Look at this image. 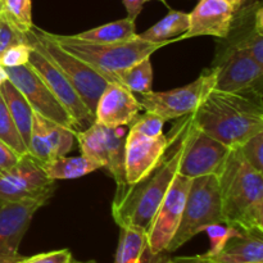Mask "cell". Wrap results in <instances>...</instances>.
<instances>
[{
  "instance_id": "10",
  "label": "cell",
  "mask_w": 263,
  "mask_h": 263,
  "mask_svg": "<svg viewBox=\"0 0 263 263\" xmlns=\"http://www.w3.org/2000/svg\"><path fill=\"white\" fill-rule=\"evenodd\" d=\"M55 181L43 171L40 162L30 154L20 157L17 163L0 176V200L20 202L32 198L50 199Z\"/></svg>"
},
{
  "instance_id": "15",
  "label": "cell",
  "mask_w": 263,
  "mask_h": 263,
  "mask_svg": "<svg viewBox=\"0 0 263 263\" xmlns=\"http://www.w3.org/2000/svg\"><path fill=\"white\" fill-rule=\"evenodd\" d=\"M48 200V198H32L20 202L0 200V256L18 253L33 215Z\"/></svg>"
},
{
  "instance_id": "13",
  "label": "cell",
  "mask_w": 263,
  "mask_h": 263,
  "mask_svg": "<svg viewBox=\"0 0 263 263\" xmlns=\"http://www.w3.org/2000/svg\"><path fill=\"white\" fill-rule=\"evenodd\" d=\"M231 149L195 127L179 167V174L189 179L218 175Z\"/></svg>"
},
{
  "instance_id": "34",
  "label": "cell",
  "mask_w": 263,
  "mask_h": 263,
  "mask_svg": "<svg viewBox=\"0 0 263 263\" xmlns=\"http://www.w3.org/2000/svg\"><path fill=\"white\" fill-rule=\"evenodd\" d=\"M21 43H25V33L15 30L9 22H7L0 15V57L10 46Z\"/></svg>"
},
{
  "instance_id": "40",
  "label": "cell",
  "mask_w": 263,
  "mask_h": 263,
  "mask_svg": "<svg viewBox=\"0 0 263 263\" xmlns=\"http://www.w3.org/2000/svg\"><path fill=\"white\" fill-rule=\"evenodd\" d=\"M225 2H228L229 4H230L236 12V10H239L241 7H243V4H244V2H246V0H225Z\"/></svg>"
},
{
  "instance_id": "14",
  "label": "cell",
  "mask_w": 263,
  "mask_h": 263,
  "mask_svg": "<svg viewBox=\"0 0 263 263\" xmlns=\"http://www.w3.org/2000/svg\"><path fill=\"white\" fill-rule=\"evenodd\" d=\"M168 146V136L148 138L130 128L125 141L126 184H138L157 167Z\"/></svg>"
},
{
  "instance_id": "42",
  "label": "cell",
  "mask_w": 263,
  "mask_h": 263,
  "mask_svg": "<svg viewBox=\"0 0 263 263\" xmlns=\"http://www.w3.org/2000/svg\"><path fill=\"white\" fill-rule=\"evenodd\" d=\"M77 263H95L94 261H89V262H77Z\"/></svg>"
},
{
  "instance_id": "35",
  "label": "cell",
  "mask_w": 263,
  "mask_h": 263,
  "mask_svg": "<svg viewBox=\"0 0 263 263\" xmlns=\"http://www.w3.org/2000/svg\"><path fill=\"white\" fill-rule=\"evenodd\" d=\"M18 263H77L68 249H59V251L40 253L32 257H25Z\"/></svg>"
},
{
  "instance_id": "6",
  "label": "cell",
  "mask_w": 263,
  "mask_h": 263,
  "mask_svg": "<svg viewBox=\"0 0 263 263\" xmlns=\"http://www.w3.org/2000/svg\"><path fill=\"white\" fill-rule=\"evenodd\" d=\"M225 223L217 175L192 179L181 220L164 253H174L204 231L208 225Z\"/></svg>"
},
{
  "instance_id": "23",
  "label": "cell",
  "mask_w": 263,
  "mask_h": 263,
  "mask_svg": "<svg viewBox=\"0 0 263 263\" xmlns=\"http://www.w3.org/2000/svg\"><path fill=\"white\" fill-rule=\"evenodd\" d=\"M148 253L146 233L135 226L121 228L115 263H144Z\"/></svg>"
},
{
  "instance_id": "2",
  "label": "cell",
  "mask_w": 263,
  "mask_h": 263,
  "mask_svg": "<svg viewBox=\"0 0 263 263\" xmlns=\"http://www.w3.org/2000/svg\"><path fill=\"white\" fill-rule=\"evenodd\" d=\"M193 120L198 130L235 149L263 131L262 92L215 89L193 113Z\"/></svg>"
},
{
  "instance_id": "1",
  "label": "cell",
  "mask_w": 263,
  "mask_h": 263,
  "mask_svg": "<svg viewBox=\"0 0 263 263\" xmlns=\"http://www.w3.org/2000/svg\"><path fill=\"white\" fill-rule=\"evenodd\" d=\"M179 120L167 135L168 146L156 168L138 184L116 190L112 216L120 228L135 226L146 233L157 208L179 172L182 157L195 130L193 113Z\"/></svg>"
},
{
  "instance_id": "5",
  "label": "cell",
  "mask_w": 263,
  "mask_h": 263,
  "mask_svg": "<svg viewBox=\"0 0 263 263\" xmlns=\"http://www.w3.org/2000/svg\"><path fill=\"white\" fill-rule=\"evenodd\" d=\"M25 43L53 63L95 116L98 100L109 82L84 61L62 49L43 28L32 26L25 33Z\"/></svg>"
},
{
  "instance_id": "27",
  "label": "cell",
  "mask_w": 263,
  "mask_h": 263,
  "mask_svg": "<svg viewBox=\"0 0 263 263\" xmlns=\"http://www.w3.org/2000/svg\"><path fill=\"white\" fill-rule=\"evenodd\" d=\"M120 85L130 90L131 92H145L152 91L153 86V66H152L151 57L138 62L130 68L123 71L120 74Z\"/></svg>"
},
{
  "instance_id": "9",
  "label": "cell",
  "mask_w": 263,
  "mask_h": 263,
  "mask_svg": "<svg viewBox=\"0 0 263 263\" xmlns=\"http://www.w3.org/2000/svg\"><path fill=\"white\" fill-rule=\"evenodd\" d=\"M190 185H192V179L182 176L177 172L146 229L149 254L166 252L167 246L174 238L181 220Z\"/></svg>"
},
{
  "instance_id": "33",
  "label": "cell",
  "mask_w": 263,
  "mask_h": 263,
  "mask_svg": "<svg viewBox=\"0 0 263 263\" xmlns=\"http://www.w3.org/2000/svg\"><path fill=\"white\" fill-rule=\"evenodd\" d=\"M31 48L26 43L17 44V45L10 46L9 49L3 53L0 57V63L3 67H18L27 64L28 58H30Z\"/></svg>"
},
{
  "instance_id": "18",
  "label": "cell",
  "mask_w": 263,
  "mask_h": 263,
  "mask_svg": "<svg viewBox=\"0 0 263 263\" xmlns=\"http://www.w3.org/2000/svg\"><path fill=\"white\" fill-rule=\"evenodd\" d=\"M141 105L133 92L120 84H108L98 100L95 122L108 127L130 126Z\"/></svg>"
},
{
  "instance_id": "30",
  "label": "cell",
  "mask_w": 263,
  "mask_h": 263,
  "mask_svg": "<svg viewBox=\"0 0 263 263\" xmlns=\"http://www.w3.org/2000/svg\"><path fill=\"white\" fill-rule=\"evenodd\" d=\"M236 149L253 168L263 174V131L249 138Z\"/></svg>"
},
{
  "instance_id": "24",
  "label": "cell",
  "mask_w": 263,
  "mask_h": 263,
  "mask_svg": "<svg viewBox=\"0 0 263 263\" xmlns=\"http://www.w3.org/2000/svg\"><path fill=\"white\" fill-rule=\"evenodd\" d=\"M43 171L46 176L53 181L57 180H72L79 177L86 176L91 172L99 168L98 164L91 162L90 159L85 158L84 156L80 157H59L46 163H41Z\"/></svg>"
},
{
  "instance_id": "19",
  "label": "cell",
  "mask_w": 263,
  "mask_h": 263,
  "mask_svg": "<svg viewBox=\"0 0 263 263\" xmlns=\"http://www.w3.org/2000/svg\"><path fill=\"white\" fill-rule=\"evenodd\" d=\"M221 44L246 49L263 66V12L261 4L251 5L246 13L236 10L230 32Z\"/></svg>"
},
{
  "instance_id": "12",
  "label": "cell",
  "mask_w": 263,
  "mask_h": 263,
  "mask_svg": "<svg viewBox=\"0 0 263 263\" xmlns=\"http://www.w3.org/2000/svg\"><path fill=\"white\" fill-rule=\"evenodd\" d=\"M27 66L31 67V69L39 74L44 84L53 92L54 97L66 108L67 112L73 120L76 130L77 128L85 130L92 122H95V116L85 105L76 90L71 86V84L64 79L63 74L43 54L31 48Z\"/></svg>"
},
{
  "instance_id": "29",
  "label": "cell",
  "mask_w": 263,
  "mask_h": 263,
  "mask_svg": "<svg viewBox=\"0 0 263 263\" xmlns=\"http://www.w3.org/2000/svg\"><path fill=\"white\" fill-rule=\"evenodd\" d=\"M0 141L9 146L18 157L27 154V146L23 143L17 126L10 117L2 94H0Z\"/></svg>"
},
{
  "instance_id": "32",
  "label": "cell",
  "mask_w": 263,
  "mask_h": 263,
  "mask_svg": "<svg viewBox=\"0 0 263 263\" xmlns=\"http://www.w3.org/2000/svg\"><path fill=\"white\" fill-rule=\"evenodd\" d=\"M238 230L239 229L229 226L226 223H212V225H208L204 229V231L207 233L208 238H210L211 246L207 253H204L205 256L212 257L216 253H218L222 249V247L226 244V241Z\"/></svg>"
},
{
  "instance_id": "11",
  "label": "cell",
  "mask_w": 263,
  "mask_h": 263,
  "mask_svg": "<svg viewBox=\"0 0 263 263\" xmlns=\"http://www.w3.org/2000/svg\"><path fill=\"white\" fill-rule=\"evenodd\" d=\"M5 71H7L8 80L25 97L33 112L58 125L76 130L73 120L66 108L54 97L53 92L44 84L39 74L31 69V67H28L27 64L7 67Z\"/></svg>"
},
{
  "instance_id": "38",
  "label": "cell",
  "mask_w": 263,
  "mask_h": 263,
  "mask_svg": "<svg viewBox=\"0 0 263 263\" xmlns=\"http://www.w3.org/2000/svg\"><path fill=\"white\" fill-rule=\"evenodd\" d=\"M146 2H151V0H122L123 5L126 8V12H127V18H130L131 21H135L136 17L140 14L143 5ZM159 2L166 4V0H159Z\"/></svg>"
},
{
  "instance_id": "22",
  "label": "cell",
  "mask_w": 263,
  "mask_h": 263,
  "mask_svg": "<svg viewBox=\"0 0 263 263\" xmlns=\"http://www.w3.org/2000/svg\"><path fill=\"white\" fill-rule=\"evenodd\" d=\"M0 94H2L5 104H7L10 117H12L15 126H17V130L20 133L21 138H22L23 143L28 148L33 120L32 108L9 80H7V81L0 85Z\"/></svg>"
},
{
  "instance_id": "16",
  "label": "cell",
  "mask_w": 263,
  "mask_h": 263,
  "mask_svg": "<svg viewBox=\"0 0 263 263\" xmlns=\"http://www.w3.org/2000/svg\"><path fill=\"white\" fill-rule=\"evenodd\" d=\"M74 131L33 112L27 153L40 163L66 156L73 146Z\"/></svg>"
},
{
  "instance_id": "25",
  "label": "cell",
  "mask_w": 263,
  "mask_h": 263,
  "mask_svg": "<svg viewBox=\"0 0 263 263\" xmlns=\"http://www.w3.org/2000/svg\"><path fill=\"white\" fill-rule=\"evenodd\" d=\"M187 30H189V13L170 10L156 25L139 33L138 37L151 43H162V41L172 40L176 36H181Z\"/></svg>"
},
{
  "instance_id": "17",
  "label": "cell",
  "mask_w": 263,
  "mask_h": 263,
  "mask_svg": "<svg viewBox=\"0 0 263 263\" xmlns=\"http://www.w3.org/2000/svg\"><path fill=\"white\" fill-rule=\"evenodd\" d=\"M235 9L225 0H200L192 13H189V30L177 40L213 36L225 39L230 32Z\"/></svg>"
},
{
  "instance_id": "36",
  "label": "cell",
  "mask_w": 263,
  "mask_h": 263,
  "mask_svg": "<svg viewBox=\"0 0 263 263\" xmlns=\"http://www.w3.org/2000/svg\"><path fill=\"white\" fill-rule=\"evenodd\" d=\"M144 263H216L208 258L205 254L193 257H171L170 254H164V252L158 254L146 253V258Z\"/></svg>"
},
{
  "instance_id": "28",
  "label": "cell",
  "mask_w": 263,
  "mask_h": 263,
  "mask_svg": "<svg viewBox=\"0 0 263 263\" xmlns=\"http://www.w3.org/2000/svg\"><path fill=\"white\" fill-rule=\"evenodd\" d=\"M0 15L22 33L33 26L31 0H0Z\"/></svg>"
},
{
  "instance_id": "37",
  "label": "cell",
  "mask_w": 263,
  "mask_h": 263,
  "mask_svg": "<svg viewBox=\"0 0 263 263\" xmlns=\"http://www.w3.org/2000/svg\"><path fill=\"white\" fill-rule=\"evenodd\" d=\"M20 157L3 141H0V176L9 171L18 162Z\"/></svg>"
},
{
  "instance_id": "41",
  "label": "cell",
  "mask_w": 263,
  "mask_h": 263,
  "mask_svg": "<svg viewBox=\"0 0 263 263\" xmlns=\"http://www.w3.org/2000/svg\"><path fill=\"white\" fill-rule=\"evenodd\" d=\"M7 80H8V74H7V71H5V67H3L2 63H0V85H2L4 81H7Z\"/></svg>"
},
{
  "instance_id": "31",
  "label": "cell",
  "mask_w": 263,
  "mask_h": 263,
  "mask_svg": "<svg viewBox=\"0 0 263 263\" xmlns=\"http://www.w3.org/2000/svg\"><path fill=\"white\" fill-rule=\"evenodd\" d=\"M166 121L158 115L152 112H145L144 115L138 116L131 122L130 128L138 131L139 134L148 138H158L163 134V126Z\"/></svg>"
},
{
  "instance_id": "26",
  "label": "cell",
  "mask_w": 263,
  "mask_h": 263,
  "mask_svg": "<svg viewBox=\"0 0 263 263\" xmlns=\"http://www.w3.org/2000/svg\"><path fill=\"white\" fill-rule=\"evenodd\" d=\"M136 35L138 33H136L135 21H131L130 18H123V20L105 23L99 27L84 31L74 36L81 40L90 41V43H118V41L131 40L136 37Z\"/></svg>"
},
{
  "instance_id": "8",
  "label": "cell",
  "mask_w": 263,
  "mask_h": 263,
  "mask_svg": "<svg viewBox=\"0 0 263 263\" xmlns=\"http://www.w3.org/2000/svg\"><path fill=\"white\" fill-rule=\"evenodd\" d=\"M212 67L217 69L216 90L229 92L261 91L263 66L246 49L220 44Z\"/></svg>"
},
{
  "instance_id": "21",
  "label": "cell",
  "mask_w": 263,
  "mask_h": 263,
  "mask_svg": "<svg viewBox=\"0 0 263 263\" xmlns=\"http://www.w3.org/2000/svg\"><path fill=\"white\" fill-rule=\"evenodd\" d=\"M105 145V166L108 174L115 179L117 190L126 186L125 179V141L126 130L123 126L108 127L103 125Z\"/></svg>"
},
{
  "instance_id": "20",
  "label": "cell",
  "mask_w": 263,
  "mask_h": 263,
  "mask_svg": "<svg viewBox=\"0 0 263 263\" xmlns=\"http://www.w3.org/2000/svg\"><path fill=\"white\" fill-rule=\"evenodd\" d=\"M261 231L239 229L215 256L216 263H263V236Z\"/></svg>"
},
{
  "instance_id": "3",
  "label": "cell",
  "mask_w": 263,
  "mask_h": 263,
  "mask_svg": "<svg viewBox=\"0 0 263 263\" xmlns=\"http://www.w3.org/2000/svg\"><path fill=\"white\" fill-rule=\"evenodd\" d=\"M218 176L223 221L246 231L263 233V176L231 149Z\"/></svg>"
},
{
  "instance_id": "7",
  "label": "cell",
  "mask_w": 263,
  "mask_h": 263,
  "mask_svg": "<svg viewBox=\"0 0 263 263\" xmlns=\"http://www.w3.org/2000/svg\"><path fill=\"white\" fill-rule=\"evenodd\" d=\"M217 69L215 67L203 71L197 80L185 86L167 91H149L141 94V109L158 115L164 121H174L194 113L215 90Z\"/></svg>"
},
{
  "instance_id": "4",
  "label": "cell",
  "mask_w": 263,
  "mask_h": 263,
  "mask_svg": "<svg viewBox=\"0 0 263 263\" xmlns=\"http://www.w3.org/2000/svg\"><path fill=\"white\" fill-rule=\"evenodd\" d=\"M48 35L66 51L89 64L98 73L102 74L109 84H120V74L143 59L149 58L154 51L177 39L151 43L136 37L118 43H90L77 39L74 35Z\"/></svg>"
},
{
  "instance_id": "39",
  "label": "cell",
  "mask_w": 263,
  "mask_h": 263,
  "mask_svg": "<svg viewBox=\"0 0 263 263\" xmlns=\"http://www.w3.org/2000/svg\"><path fill=\"white\" fill-rule=\"evenodd\" d=\"M25 258V256L17 254H9V256H0V263H18Z\"/></svg>"
}]
</instances>
